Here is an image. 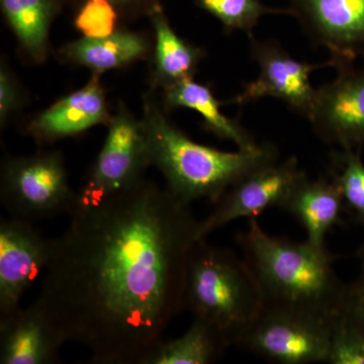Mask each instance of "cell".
Returning <instances> with one entry per match:
<instances>
[{"mask_svg": "<svg viewBox=\"0 0 364 364\" xmlns=\"http://www.w3.org/2000/svg\"><path fill=\"white\" fill-rule=\"evenodd\" d=\"M85 0H66V6L78 9ZM116 9L121 23H128L148 16L155 6L162 4L164 0H109Z\"/></svg>", "mask_w": 364, "mask_h": 364, "instance_id": "cell-26", "label": "cell"}, {"mask_svg": "<svg viewBox=\"0 0 364 364\" xmlns=\"http://www.w3.org/2000/svg\"><path fill=\"white\" fill-rule=\"evenodd\" d=\"M107 126L104 145L79 193V203L100 202L136 186L151 166L142 119L121 104Z\"/></svg>", "mask_w": 364, "mask_h": 364, "instance_id": "cell-7", "label": "cell"}, {"mask_svg": "<svg viewBox=\"0 0 364 364\" xmlns=\"http://www.w3.org/2000/svg\"><path fill=\"white\" fill-rule=\"evenodd\" d=\"M361 151H333L329 178L338 188L345 212L364 229V164Z\"/></svg>", "mask_w": 364, "mask_h": 364, "instance_id": "cell-21", "label": "cell"}, {"mask_svg": "<svg viewBox=\"0 0 364 364\" xmlns=\"http://www.w3.org/2000/svg\"><path fill=\"white\" fill-rule=\"evenodd\" d=\"M306 174L294 156L254 170L232 186L215 203L213 212L198 222V241L205 240L210 234L235 220L252 219L268 208H282L294 186Z\"/></svg>", "mask_w": 364, "mask_h": 364, "instance_id": "cell-9", "label": "cell"}, {"mask_svg": "<svg viewBox=\"0 0 364 364\" xmlns=\"http://www.w3.org/2000/svg\"><path fill=\"white\" fill-rule=\"evenodd\" d=\"M250 57L259 66L257 79L244 85L243 90L227 104L239 105L273 97L289 109L309 119L315 104L316 88L310 75L317 69L332 67L331 61L310 64L299 61L274 39H250Z\"/></svg>", "mask_w": 364, "mask_h": 364, "instance_id": "cell-8", "label": "cell"}, {"mask_svg": "<svg viewBox=\"0 0 364 364\" xmlns=\"http://www.w3.org/2000/svg\"><path fill=\"white\" fill-rule=\"evenodd\" d=\"M51 239L33 223L0 220V320L20 308L21 299L50 259Z\"/></svg>", "mask_w": 364, "mask_h": 364, "instance_id": "cell-12", "label": "cell"}, {"mask_svg": "<svg viewBox=\"0 0 364 364\" xmlns=\"http://www.w3.org/2000/svg\"><path fill=\"white\" fill-rule=\"evenodd\" d=\"M198 9L217 18L227 33L242 31L254 38L253 31L268 14L291 16L287 7L268 6L262 0H195Z\"/></svg>", "mask_w": 364, "mask_h": 364, "instance_id": "cell-22", "label": "cell"}, {"mask_svg": "<svg viewBox=\"0 0 364 364\" xmlns=\"http://www.w3.org/2000/svg\"><path fill=\"white\" fill-rule=\"evenodd\" d=\"M343 309L364 333V279L359 277L346 286Z\"/></svg>", "mask_w": 364, "mask_h": 364, "instance_id": "cell-27", "label": "cell"}, {"mask_svg": "<svg viewBox=\"0 0 364 364\" xmlns=\"http://www.w3.org/2000/svg\"><path fill=\"white\" fill-rule=\"evenodd\" d=\"M64 333L36 299L0 320V363L53 364L67 343Z\"/></svg>", "mask_w": 364, "mask_h": 364, "instance_id": "cell-13", "label": "cell"}, {"mask_svg": "<svg viewBox=\"0 0 364 364\" xmlns=\"http://www.w3.org/2000/svg\"><path fill=\"white\" fill-rule=\"evenodd\" d=\"M198 220L153 181L79 203L51 239L38 299L93 364H142L184 310Z\"/></svg>", "mask_w": 364, "mask_h": 364, "instance_id": "cell-1", "label": "cell"}, {"mask_svg": "<svg viewBox=\"0 0 364 364\" xmlns=\"http://www.w3.org/2000/svg\"><path fill=\"white\" fill-rule=\"evenodd\" d=\"M358 257L360 262L361 274L360 277L364 279V243L359 247L358 251Z\"/></svg>", "mask_w": 364, "mask_h": 364, "instance_id": "cell-28", "label": "cell"}, {"mask_svg": "<svg viewBox=\"0 0 364 364\" xmlns=\"http://www.w3.org/2000/svg\"><path fill=\"white\" fill-rule=\"evenodd\" d=\"M163 102L165 109L186 107L198 112L205 131L234 143L239 150H253L259 145L238 119L223 114L221 107L226 102L218 100L210 86L196 82L193 78L163 88Z\"/></svg>", "mask_w": 364, "mask_h": 364, "instance_id": "cell-16", "label": "cell"}, {"mask_svg": "<svg viewBox=\"0 0 364 364\" xmlns=\"http://www.w3.org/2000/svg\"><path fill=\"white\" fill-rule=\"evenodd\" d=\"M0 198L11 217L32 223L70 215L78 205L79 193L71 188L62 153L43 151L4 159Z\"/></svg>", "mask_w": 364, "mask_h": 364, "instance_id": "cell-5", "label": "cell"}, {"mask_svg": "<svg viewBox=\"0 0 364 364\" xmlns=\"http://www.w3.org/2000/svg\"><path fill=\"white\" fill-rule=\"evenodd\" d=\"M328 364H364V333L342 306L332 323Z\"/></svg>", "mask_w": 364, "mask_h": 364, "instance_id": "cell-23", "label": "cell"}, {"mask_svg": "<svg viewBox=\"0 0 364 364\" xmlns=\"http://www.w3.org/2000/svg\"><path fill=\"white\" fill-rule=\"evenodd\" d=\"M21 104V87L18 81L2 64L0 68V124L6 126L9 117L20 109Z\"/></svg>", "mask_w": 364, "mask_h": 364, "instance_id": "cell-25", "label": "cell"}, {"mask_svg": "<svg viewBox=\"0 0 364 364\" xmlns=\"http://www.w3.org/2000/svg\"><path fill=\"white\" fill-rule=\"evenodd\" d=\"M141 119L151 166L161 172L170 195L188 207L200 200L217 203L254 170L279 160L272 143L226 152L195 142L169 121L151 95L144 97Z\"/></svg>", "mask_w": 364, "mask_h": 364, "instance_id": "cell-3", "label": "cell"}, {"mask_svg": "<svg viewBox=\"0 0 364 364\" xmlns=\"http://www.w3.org/2000/svg\"><path fill=\"white\" fill-rule=\"evenodd\" d=\"M331 82L316 88L309 117L316 135L342 150L361 151L364 144V68L337 66Z\"/></svg>", "mask_w": 364, "mask_h": 364, "instance_id": "cell-11", "label": "cell"}, {"mask_svg": "<svg viewBox=\"0 0 364 364\" xmlns=\"http://www.w3.org/2000/svg\"><path fill=\"white\" fill-rule=\"evenodd\" d=\"M280 210L298 220L305 228L306 241L318 248L327 247L326 236L341 224L345 212L341 193L329 176L310 179L306 174L294 186Z\"/></svg>", "mask_w": 364, "mask_h": 364, "instance_id": "cell-15", "label": "cell"}, {"mask_svg": "<svg viewBox=\"0 0 364 364\" xmlns=\"http://www.w3.org/2000/svg\"><path fill=\"white\" fill-rule=\"evenodd\" d=\"M314 47L331 55L333 68L364 60V0H287Z\"/></svg>", "mask_w": 364, "mask_h": 364, "instance_id": "cell-10", "label": "cell"}, {"mask_svg": "<svg viewBox=\"0 0 364 364\" xmlns=\"http://www.w3.org/2000/svg\"><path fill=\"white\" fill-rule=\"evenodd\" d=\"M121 18L109 0H85L78 9L74 25L85 37H107L116 32Z\"/></svg>", "mask_w": 364, "mask_h": 364, "instance_id": "cell-24", "label": "cell"}, {"mask_svg": "<svg viewBox=\"0 0 364 364\" xmlns=\"http://www.w3.org/2000/svg\"><path fill=\"white\" fill-rule=\"evenodd\" d=\"M229 345L212 325L193 318L181 336L162 340L144 359L142 364H210L217 363Z\"/></svg>", "mask_w": 364, "mask_h": 364, "instance_id": "cell-20", "label": "cell"}, {"mask_svg": "<svg viewBox=\"0 0 364 364\" xmlns=\"http://www.w3.org/2000/svg\"><path fill=\"white\" fill-rule=\"evenodd\" d=\"M150 45L143 33L117 28L107 37L73 41L60 49V58L102 74L145 58Z\"/></svg>", "mask_w": 364, "mask_h": 364, "instance_id": "cell-17", "label": "cell"}, {"mask_svg": "<svg viewBox=\"0 0 364 364\" xmlns=\"http://www.w3.org/2000/svg\"><path fill=\"white\" fill-rule=\"evenodd\" d=\"M65 6L66 0H0L7 25L21 50L36 64L47 60L50 28Z\"/></svg>", "mask_w": 364, "mask_h": 364, "instance_id": "cell-19", "label": "cell"}, {"mask_svg": "<svg viewBox=\"0 0 364 364\" xmlns=\"http://www.w3.org/2000/svg\"><path fill=\"white\" fill-rule=\"evenodd\" d=\"M259 289L262 308L333 321L343 306L346 284L335 272V254L308 241L273 236L249 219L236 239Z\"/></svg>", "mask_w": 364, "mask_h": 364, "instance_id": "cell-2", "label": "cell"}, {"mask_svg": "<svg viewBox=\"0 0 364 364\" xmlns=\"http://www.w3.org/2000/svg\"><path fill=\"white\" fill-rule=\"evenodd\" d=\"M100 76L93 73L85 87L33 117L26 126V134L45 145L78 135L97 124H109L112 116Z\"/></svg>", "mask_w": 364, "mask_h": 364, "instance_id": "cell-14", "label": "cell"}, {"mask_svg": "<svg viewBox=\"0 0 364 364\" xmlns=\"http://www.w3.org/2000/svg\"><path fill=\"white\" fill-rule=\"evenodd\" d=\"M184 310L205 321L236 346L259 313V289L247 265L229 249L196 242L189 253Z\"/></svg>", "mask_w": 364, "mask_h": 364, "instance_id": "cell-4", "label": "cell"}, {"mask_svg": "<svg viewBox=\"0 0 364 364\" xmlns=\"http://www.w3.org/2000/svg\"><path fill=\"white\" fill-rule=\"evenodd\" d=\"M147 18L155 35L153 85L163 90L179 81L195 77L200 61L207 56L205 50L177 35L162 4L155 6Z\"/></svg>", "mask_w": 364, "mask_h": 364, "instance_id": "cell-18", "label": "cell"}, {"mask_svg": "<svg viewBox=\"0 0 364 364\" xmlns=\"http://www.w3.org/2000/svg\"><path fill=\"white\" fill-rule=\"evenodd\" d=\"M333 321L261 306L236 346L272 363H327Z\"/></svg>", "mask_w": 364, "mask_h": 364, "instance_id": "cell-6", "label": "cell"}]
</instances>
